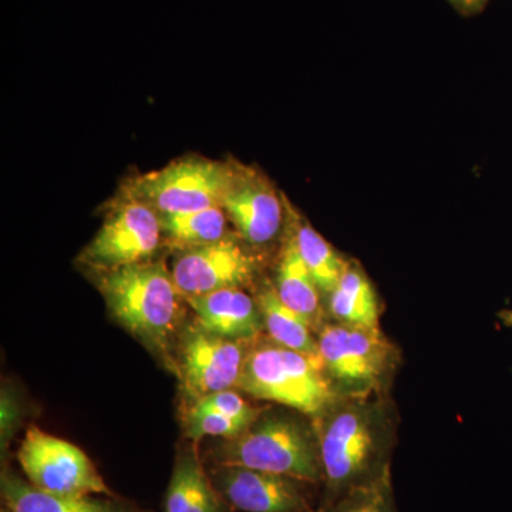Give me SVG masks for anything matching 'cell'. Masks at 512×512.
<instances>
[{
	"label": "cell",
	"mask_w": 512,
	"mask_h": 512,
	"mask_svg": "<svg viewBox=\"0 0 512 512\" xmlns=\"http://www.w3.org/2000/svg\"><path fill=\"white\" fill-rule=\"evenodd\" d=\"M161 228L175 244L195 248L224 238L227 220L220 207L205 208L183 214H167L160 218Z\"/></svg>",
	"instance_id": "d6986e66"
},
{
	"label": "cell",
	"mask_w": 512,
	"mask_h": 512,
	"mask_svg": "<svg viewBox=\"0 0 512 512\" xmlns=\"http://www.w3.org/2000/svg\"><path fill=\"white\" fill-rule=\"evenodd\" d=\"M254 272L251 256L232 239L188 248L175 259L173 281L184 298L239 288Z\"/></svg>",
	"instance_id": "30bf717a"
},
{
	"label": "cell",
	"mask_w": 512,
	"mask_h": 512,
	"mask_svg": "<svg viewBox=\"0 0 512 512\" xmlns=\"http://www.w3.org/2000/svg\"><path fill=\"white\" fill-rule=\"evenodd\" d=\"M293 237L299 254L318 284L320 292H332L339 284L348 264L340 259L335 249L330 247L329 242L311 225L299 224Z\"/></svg>",
	"instance_id": "ffe728a7"
},
{
	"label": "cell",
	"mask_w": 512,
	"mask_h": 512,
	"mask_svg": "<svg viewBox=\"0 0 512 512\" xmlns=\"http://www.w3.org/2000/svg\"><path fill=\"white\" fill-rule=\"evenodd\" d=\"M100 291L124 328L156 348L167 346L180 322L181 293L163 264L111 269L101 278Z\"/></svg>",
	"instance_id": "6da1fadb"
},
{
	"label": "cell",
	"mask_w": 512,
	"mask_h": 512,
	"mask_svg": "<svg viewBox=\"0 0 512 512\" xmlns=\"http://www.w3.org/2000/svg\"><path fill=\"white\" fill-rule=\"evenodd\" d=\"M212 457L217 466L247 467L309 484L323 481L319 441L284 417L256 420L241 436L222 441Z\"/></svg>",
	"instance_id": "7a4b0ae2"
},
{
	"label": "cell",
	"mask_w": 512,
	"mask_h": 512,
	"mask_svg": "<svg viewBox=\"0 0 512 512\" xmlns=\"http://www.w3.org/2000/svg\"><path fill=\"white\" fill-rule=\"evenodd\" d=\"M212 483L225 503L244 512H312L309 483L247 467L217 466Z\"/></svg>",
	"instance_id": "9c48e42d"
},
{
	"label": "cell",
	"mask_w": 512,
	"mask_h": 512,
	"mask_svg": "<svg viewBox=\"0 0 512 512\" xmlns=\"http://www.w3.org/2000/svg\"><path fill=\"white\" fill-rule=\"evenodd\" d=\"M488 2H490V0H448V3H450L461 16H466V18L483 12Z\"/></svg>",
	"instance_id": "cb8c5ba5"
},
{
	"label": "cell",
	"mask_w": 512,
	"mask_h": 512,
	"mask_svg": "<svg viewBox=\"0 0 512 512\" xmlns=\"http://www.w3.org/2000/svg\"><path fill=\"white\" fill-rule=\"evenodd\" d=\"M248 352L239 340L225 339L198 326L181 342L180 376L188 396L198 400L237 386Z\"/></svg>",
	"instance_id": "ba28073f"
},
{
	"label": "cell",
	"mask_w": 512,
	"mask_h": 512,
	"mask_svg": "<svg viewBox=\"0 0 512 512\" xmlns=\"http://www.w3.org/2000/svg\"><path fill=\"white\" fill-rule=\"evenodd\" d=\"M322 357L284 346H262L248 353L237 387L256 399L284 404L316 416L332 400Z\"/></svg>",
	"instance_id": "3957f363"
},
{
	"label": "cell",
	"mask_w": 512,
	"mask_h": 512,
	"mask_svg": "<svg viewBox=\"0 0 512 512\" xmlns=\"http://www.w3.org/2000/svg\"><path fill=\"white\" fill-rule=\"evenodd\" d=\"M232 173L231 165L187 158L144 175L134 184L131 197L150 205L161 215L221 207Z\"/></svg>",
	"instance_id": "277c9868"
},
{
	"label": "cell",
	"mask_w": 512,
	"mask_h": 512,
	"mask_svg": "<svg viewBox=\"0 0 512 512\" xmlns=\"http://www.w3.org/2000/svg\"><path fill=\"white\" fill-rule=\"evenodd\" d=\"M319 353L330 376L348 386H372L386 369L389 350L379 330L326 326Z\"/></svg>",
	"instance_id": "8fae6325"
},
{
	"label": "cell",
	"mask_w": 512,
	"mask_h": 512,
	"mask_svg": "<svg viewBox=\"0 0 512 512\" xmlns=\"http://www.w3.org/2000/svg\"><path fill=\"white\" fill-rule=\"evenodd\" d=\"M160 232L156 211L133 198L107 217L84 255L89 264L107 271L140 264L157 251Z\"/></svg>",
	"instance_id": "52a82bcc"
},
{
	"label": "cell",
	"mask_w": 512,
	"mask_h": 512,
	"mask_svg": "<svg viewBox=\"0 0 512 512\" xmlns=\"http://www.w3.org/2000/svg\"><path fill=\"white\" fill-rule=\"evenodd\" d=\"M323 483L333 498L382 480L372 424L359 410L336 414L319 439Z\"/></svg>",
	"instance_id": "5b68a950"
},
{
	"label": "cell",
	"mask_w": 512,
	"mask_h": 512,
	"mask_svg": "<svg viewBox=\"0 0 512 512\" xmlns=\"http://www.w3.org/2000/svg\"><path fill=\"white\" fill-rule=\"evenodd\" d=\"M185 299L197 315L198 326L221 338H252L264 323L259 306L248 293L238 288L221 289Z\"/></svg>",
	"instance_id": "4fadbf2b"
},
{
	"label": "cell",
	"mask_w": 512,
	"mask_h": 512,
	"mask_svg": "<svg viewBox=\"0 0 512 512\" xmlns=\"http://www.w3.org/2000/svg\"><path fill=\"white\" fill-rule=\"evenodd\" d=\"M501 322L508 328H512V309L510 311H503L500 313Z\"/></svg>",
	"instance_id": "d4e9b609"
},
{
	"label": "cell",
	"mask_w": 512,
	"mask_h": 512,
	"mask_svg": "<svg viewBox=\"0 0 512 512\" xmlns=\"http://www.w3.org/2000/svg\"><path fill=\"white\" fill-rule=\"evenodd\" d=\"M2 497L9 512H121L109 501L47 493L12 471L2 476Z\"/></svg>",
	"instance_id": "9a60e30c"
},
{
	"label": "cell",
	"mask_w": 512,
	"mask_h": 512,
	"mask_svg": "<svg viewBox=\"0 0 512 512\" xmlns=\"http://www.w3.org/2000/svg\"><path fill=\"white\" fill-rule=\"evenodd\" d=\"M190 409L201 413L225 414L234 419L247 421L249 424H254L258 420L256 409L234 390H224L201 397L192 403Z\"/></svg>",
	"instance_id": "7402d4cb"
},
{
	"label": "cell",
	"mask_w": 512,
	"mask_h": 512,
	"mask_svg": "<svg viewBox=\"0 0 512 512\" xmlns=\"http://www.w3.org/2000/svg\"><path fill=\"white\" fill-rule=\"evenodd\" d=\"M222 207L249 244H268L281 229L282 202L272 184L252 168L234 167Z\"/></svg>",
	"instance_id": "7c38bea8"
},
{
	"label": "cell",
	"mask_w": 512,
	"mask_h": 512,
	"mask_svg": "<svg viewBox=\"0 0 512 512\" xmlns=\"http://www.w3.org/2000/svg\"><path fill=\"white\" fill-rule=\"evenodd\" d=\"M330 512H393L383 480L356 488L343 495L339 505Z\"/></svg>",
	"instance_id": "603a6c76"
},
{
	"label": "cell",
	"mask_w": 512,
	"mask_h": 512,
	"mask_svg": "<svg viewBox=\"0 0 512 512\" xmlns=\"http://www.w3.org/2000/svg\"><path fill=\"white\" fill-rule=\"evenodd\" d=\"M275 289L285 305L301 313L313 325L319 312L320 289L299 254L295 237L286 242L282 252Z\"/></svg>",
	"instance_id": "ac0fdd59"
},
{
	"label": "cell",
	"mask_w": 512,
	"mask_h": 512,
	"mask_svg": "<svg viewBox=\"0 0 512 512\" xmlns=\"http://www.w3.org/2000/svg\"><path fill=\"white\" fill-rule=\"evenodd\" d=\"M18 460L30 484L47 493L79 497L111 494L86 453L37 427L26 431Z\"/></svg>",
	"instance_id": "8992f818"
},
{
	"label": "cell",
	"mask_w": 512,
	"mask_h": 512,
	"mask_svg": "<svg viewBox=\"0 0 512 512\" xmlns=\"http://www.w3.org/2000/svg\"><path fill=\"white\" fill-rule=\"evenodd\" d=\"M252 424L247 421L234 419L220 413H201L188 410L185 417V431L194 441L205 437H220L222 440H231L241 436Z\"/></svg>",
	"instance_id": "44dd1931"
},
{
	"label": "cell",
	"mask_w": 512,
	"mask_h": 512,
	"mask_svg": "<svg viewBox=\"0 0 512 512\" xmlns=\"http://www.w3.org/2000/svg\"><path fill=\"white\" fill-rule=\"evenodd\" d=\"M330 311L349 328L379 330V305L369 279L360 269L346 266L330 292Z\"/></svg>",
	"instance_id": "2e32d148"
},
{
	"label": "cell",
	"mask_w": 512,
	"mask_h": 512,
	"mask_svg": "<svg viewBox=\"0 0 512 512\" xmlns=\"http://www.w3.org/2000/svg\"><path fill=\"white\" fill-rule=\"evenodd\" d=\"M165 512H227V503L191 448L175 461L165 495Z\"/></svg>",
	"instance_id": "5bb4252c"
},
{
	"label": "cell",
	"mask_w": 512,
	"mask_h": 512,
	"mask_svg": "<svg viewBox=\"0 0 512 512\" xmlns=\"http://www.w3.org/2000/svg\"><path fill=\"white\" fill-rule=\"evenodd\" d=\"M258 306L265 328L276 345L305 355L320 356L318 342L312 338V323L285 305L275 288L269 286L259 293Z\"/></svg>",
	"instance_id": "e0dca14e"
}]
</instances>
